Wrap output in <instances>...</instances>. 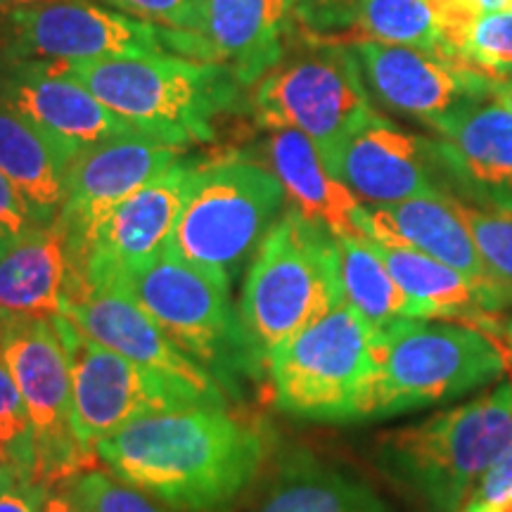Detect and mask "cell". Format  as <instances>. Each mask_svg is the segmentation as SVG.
Returning <instances> with one entry per match:
<instances>
[{
	"label": "cell",
	"instance_id": "1",
	"mask_svg": "<svg viewBox=\"0 0 512 512\" xmlns=\"http://www.w3.org/2000/svg\"><path fill=\"white\" fill-rule=\"evenodd\" d=\"M95 451L166 510L233 512L259 479L268 437L228 406H190L136 418Z\"/></svg>",
	"mask_w": 512,
	"mask_h": 512
},
{
	"label": "cell",
	"instance_id": "2",
	"mask_svg": "<svg viewBox=\"0 0 512 512\" xmlns=\"http://www.w3.org/2000/svg\"><path fill=\"white\" fill-rule=\"evenodd\" d=\"M512 441V377L375 439V465L422 512H458Z\"/></svg>",
	"mask_w": 512,
	"mask_h": 512
},
{
	"label": "cell",
	"instance_id": "3",
	"mask_svg": "<svg viewBox=\"0 0 512 512\" xmlns=\"http://www.w3.org/2000/svg\"><path fill=\"white\" fill-rule=\"evenodd\" d=\"M510 373L503 337L434 318H396L375 330V375L363 420H384L458 401Z\"/></svg>",
	"mask_w": 512,
	"mask_h": 512
},
{
	"label": "cell",
	"instance_id": "4",
	"mask_svg": "<svg viewBox=\"0 0 512 512\" xmlns=\"http://www.w3.org/2000/svg\"><path fill=\"white\" fill-rule=\"evenodd\" d=\"M60 67L140 133L176 147L214 140V121L238 110L245 88L223 64L174 53L60 62Z\"/></svg>",
	"mask_w": 512,
	"mask_h": 512
},
{
	"label": "cell",
	"instance_id": "5",
	"mask_svg": "<svg viewBox=\"0 0 512 512\" xmlns=\"http://www.w3.org/2000/svg\"><path fill=\"white\" fill-rule=\"evenodd\" d=\"M344 302L337 242L287 207L249 261L240 318L261 363Z\"/></svg>",
	"mask_w": 512,
	"mask_h": 512
},
{
	"label": "cell",
	"instance_id": "6",
	"mask_svg": "<svg viewBox=\"0 0 512 512\" xmlns=\"http://www.w3.org/2000/svg\"><path fill=\"white\" fill-rule=\"evenodd\" d=\"M285 209V190L268 166L245 157L195 162L166 249L233 285Z\"/></svg>",
	"mask_w": 512,
	"mask_h": 512
},
{
	"label": "cell",
	"instance_id": "7",
	"mask_svg": "<svg viewBox=\"0 0 512 512\" xmlns=\"http://www.w3.org/2000/svg\"><path fill=\"white\" fill-rule=\"evenodd\" d=\"M117 287L131 294L185 354L214 375L228 399H240L245 382L266 373L230 297V285L169 249L128 271Z\"/></svg>",
	"mask_w": 512,
	"mask_h": 512
},
{
	"label": "cell",
	"instance_id": "8",
	"mask_svg": "<svg viewBox=\"0 0 512 512\" xmlns=\"http://www.w3.org/2000/svg\"><path fill=\"white\" fill-rule=\"evenodd\" d=\"M273 403L292 418L361 422L375 375V330L347 302L268 358Z\"/></svg>",
	"mask_w": 512,
	"mask_h": 512
},
{
	"label": "cell",
	"instance_id": "9",
	"mask_svg": "<svg viewBox=\"0 0 512 512\" xmlns=\"http://www.w3.org/2000/svg\"><path fill=\"white\" fill-rule=\"evenodd\" d=\"M0 354L34 430L36 482L50 489L79 477L98 458L76 439L72 373L55 316L0 318Z\"/></svg>",
	"mask_w": 512,
	"mask_h": 512
},
{
	"label": "cell",
	"instance_id": "10",
	"mask_svg": "<svg viewBox=\"0 0 512 512\" xmlns=\"http://www.w3.org/2000/svg\"><path fill=\"white\" fill-rule=\"evenodd\" d=\"M57 330L72 373V420L79 444L98 458V444L136 418L190 406H216L195 387L157 373L95 342L57 313Z\"/></svg>",
	"mask_w": 512,
	"mask_h": 512
},
{
	"label": "cell",
	"instance_id": "11",
	"mask_svg": "<svg viewBox=\"0 0 512 512\" xmlns=\"http://www.w3.org/2000/svg\"><path fill=\"white\" fill-rule=\"evenodd\" d=\"M254 121L266 131L304 133L325 157L332 147L373 117L375 107L354 48L320 46L280 62L256 86Z\"/></svg>",
	"mask_w": 512,
	"mask_h": 512
},
{
	"label": "cell",
	"instance_id": "12",
	"mask_svg": "<svg viewBox=\"0 0 512 512\" xmlns=\"http://www.w3.org/2000/svg\"><path fill=\"white\" fill-rule=\"evenodd\" d=\"M192 166L195 162L181 157L164 174L121 200L105 219L95 223L91 233L67 242L69 275L62 302L95 287L117 285L128 271L164 252L174 233Z\"/></svg>",
	"mask_w": 512,
	"mask_h": 512
},
{
	"label": "cell",
	"instance_id": "13",
	"mask_svg": "<svg viewBox=\"0 0 512 512\" xmlns=\"http://www.w3.org/2000/svg\"><path fill=\"white\" fill-rule=\"evenodd\" d=\"M0 50L53 62L169 53L166 27L91 0H46L0 10Z\"/></svg>",
	"mask_w": 512,
	"mask_h": 512
},
{
	"label": "cell",
	"instance_id": "14",
	"mask_svg": "<svg viewBox=\"0 0 512 512\" xmlns=\"http://www.w3.org/2000/svg\"><path fill=\"white\" fill-rule=\"evenodd\" d=\"M323 162L363 204L451 195L437 140L415 136L377 112L332 147Z\"/></svg>",
	"mask_w": 512,
	"mask_h": 512
},
{
	"label": "cell",
	"instance_id": "15",
	"mask_svg": "<svg viewBox=\"0 0 512 512\" xmlns=\"http://www.w3.org/2000/svg\"><path fill=\"white\" fill-rule=\"evenodd\" d=\"M351 48L370 95L432 131L465 107L491 98L489 76L444 55L370 38Z\"/></svg>",
	"mask_w": 512,
	"mask_h": 512
},
{
	"label": "cell",
	"instance_id": "16",
	"mask_svg": "<svg viewBox=\"0 0 512 512\" xmlns=\"http://www.w3.org/2000/svg\"><path fill=\"white\" fill-rule=\"evenodd\" d=\"M0 102L31 121L69 159L102 140L140 133L53 60L0 50Z\"/></svg>",
	"mask_w": 512,
	"mask_h": 512
},
{
	"label": "cell",
	"instance_id": "17",
	"mask_svg": "<svg viewBox=\"0 0 512 512\" xmlns=\"http://www.w3.org/2000/svg\"><path fill=\"white\" fill-rule=\"evenodd\" d=\"M292 24V0H209L204 27L166 29V46L174 55L223 64L247 88L283 62Z\"/></svg>",
	"mask_w": 512,
	"mask_h": 512
},
{
	"label": "cell",
	"instance_id": "18",
	"mask_svg": "<svg viewBox=\"0 0 512 512\" xmlns=\"http://www.w3.org/2000/svg\"><path fill=\"white\" fill-rule=\"evenodd\" d=\"M181 150L145 133H126L79 152L69 164L67 195L55 219L67 242L91 233L121 200L176 164Z\"/></svg>",
	"mask_w": 512,
	"mask_h": 512
},
{
	"label": "cell",
	"instance_id": "19",
	"mask_svg": "<svg viewBox=\"0 0 512 512\" xmlns=\"http://www.w3.org/2000/svg\"><path fill=\"white\" fill-rule=\"evenodd\" d=\"M60 313L79 325L95 342L119 351L121 356L131 358L140 366L190 384L216 406H228V394L214 380V375L185 354L121 287L105 285L83 292L62 302Z\"/></svg>",
	"mask_w": 512,
	"mask_h": 512
},
{
	"label": "cell",
	"instance_id": "20",
	"mask_svg": "<svg viewBox=\"0 0 512 512\" xmlns=\"http://www.w3.org/2000/svg\"><path fill=\"white\" fill-rule=\"evenodd\" d=\"M437 152L453 197L512 211V112L494 95L437 126Z\"/></svg>",
	"mask_w": 512,
	"mask_h": 512
},
{
	"label": "cell",
	"instance_id": "21",
	"mask_svg": "<svg viewBox=\"0 0 512 512\" xmlns=\"http://www.w3.org/2000/svg\"><path fill=\"white\" fill-rule=\"evenodd\" d=\"M368 238L387 247H411L456 268L477 287L484 304L498 309L484 259L460 214L458 197L430 195L396 204H366Z\"/></svg>",
	"mask_w": 512,
	"mask_h": 512
},
{
	"label": "cell",
	"instance_id": "22",
	"mask_svg": "<svg viewBox=\"0 0 512 512\" xmlns=\"http://www.w3.org/2000/svg\"><path fill=\"white\" fill-rule=\"evenodd\" d=\"M266 162L283 185L287 207L328 230L332 238L370 240L366 204L330 174L311 138L292 128L271 131Z\"/></svg>",
	"mask_w": 512,
	"mask_h": 512
},
{
	"label": "cell",
	"instance_id": "23",
	"mask_svg": "<svg viewBox=\"0 0 512 512\" xmlns=\"http://www.w3.org/2000/svg\"><path fill=\"white\" fill-rule=\"evenodd\" d=\"M252 512H394L366 479L294 448L280 460Z\"/></svg>",
	"mask_w": 512,
	"mask_h": 512
},
{
	"label": "cell",
	"instance_id": "24",
	"mask_svg": "<svg viewBox=\"0 0 512 512\" xmlns=\"http://www.w3.org/2000/svg\"><path fill=\"white\" fill-rule=\"evenodd\" d=\"M67 275V235L60 223L34 228L0 259V318L57 316Z\"/></svg>",
	"mask_w": 512,
	"mask_h": 512
},
{
	"label": "cell",
	"instance_id": "25",
	"mask_svg": "<svg viewBox=\"0 0 512 512\" xmlns=\"http://www.w3.org/2000/svg\"><path fill=\"white\" fill-rule=\"evenodd\" d=\"M375 247L389 273L411 299L415 318L456 320L503 337V320H498L477 287L456 268L411 247H387L380 242H375Z\"/></svg>",
	"mask_w": 512,
	"mask_h": 512
},
{
	"label": "cell",
	"instance_id": "26",
	"mask_svg": "<svg viewBox=\"0 0 512 512\" xmlns=\"http://www.w3.org/2000/svg\"><path fill=\"white\" fill-rule=\"evenodd\" d=\"M72 159L38 128L0 102V171L24 197L38 226L60 214Z\"/></svg>",
	"mask_w": 512,
	"mask_h": 512
},
{
	"label": "cell",
	"instance_id": "27",
	"mask_svg": "<svg viewBox=\"0 0 512 512\" xmlns=\"http://www.w3.org/2000/svg\"><path fill=\"white\" fill-rule=\"evenodd\" d=\"M342 297L373 330L396 318H415L413 304L389 273L373 240L335 238Z\"/></svg>",
	"mask_w": 512,
	"mask_h": 512
},
{
	"label": "cell",
	"instance_id": "28",
	"mask_svg": "<svg viewBox=\"0 0 512 512\" xmlns=\"http://www.w3.org/2000/svg\"><path fill=\"white\" fill-rule=\"evenodd\" d=\"M356 27H361L370 41L411 46L446 57V15L441 0H361Z\"/></svg>",
	"mask_w": 512,
	"mask_h": 512
},
{
	"label": "cell",
	"instance_id": "29",
	"mask_svg": "<svg viewBox=\"0 0 512 512\" xmlns=\"http://www.w3.org/2000/svg\"><path fill=\"white\" fill-rule=\"evenodd\" d=\"M446 57L489 79L512 74V12L463 17L448 24Z\"/></svg>",
	"mask_w": 512,
	"mask_h": 512
},
{
	"label": "cell",
	"instance_id": "30",
	"mask_svg": "<svg viewBox=\"0 0 512 512\" xmlns=\"http://www.w3.org/2000/svg\"><path fill=\"white\" fill-rule=\"evenodd\" d=\"M458 207L484 259L498 309H512V211L479 209L463 200Z\"/></svg>",
	"mask_w": 512,
	"mask_h": 512
},
{
	"label": "cell",
	"instance_id": "31",
	"mask_svg": "<svg viewBox=\"0 0 512 512\" xmlns=\"http://www.w3.org/2000/svg\"><path fill=\"white\" fill-rule=\"evenodd\" d=\"M72 484L88 512H166L162 503L110 470H86Z\"/></svg>",
	"mask_w": 512,
	"mask_h": 512
},
{
	"label": "cell",
	"instance_id": "32",
	"mask_svg": "<svg viewBox=\"0 0 512 512\" xmlns=\"http://www.w3.org/2000/svg\"><path fill=\"white\" fill-rule=\"evenodd\" d=\"M0 446L10 451L36 482L34 430H31L27 406L5 366L3 354H0Z\"/></svg>",
	"mask_w": 512,
	"mask_h": 512
},
{
	"label": "cell",
	"instance_id": "33",
	"mask_svg": "<svg viewBox=\"0 0 512 512\" xmlns=\"http://www.w3.org/2000/svg\"><path fill=\"white\" fill-rule=\"evenodd\" d=\"M207 3L209 0H102V5L128 17L176 31H200Z\"/></svg>",
	"mask_w": 512,
	"mask_h": 512
},
{
	"label": "cell",
	"instance_id": "34",
	"mask_svg": "<svg viewBox=\"0 0 512 512\" xmlns=\"http://www.w3.org/2000/svg\"><path fill=\"white\" fill-rule=\"evenodd\" d=\"M292 12L311 34H335L358 24L361 0H292Z\"/></svg>",
	"mask_w": 512,
	"mask_h": 512
},
{
	"label": "cell",
	"instance_id": "35",
	"mask_svg": "<svg viewBox=\"0 0 512 512\" xmlns=\"http://www.w3.org/2000/svg\"><path fill=\"white\" fill-rule=\"evenodd\" d=\"M512 501V441L477 479L458 512H496Z\"/></svg>",
	"mask_w": 512,
	"mask_h": 512
},
{
	"label": "cell",
	"instance_id": "36",
	"mask_svg": "<svg viewBox=\"0 0 512 512\" xmlns=\"http://www.w3.org/2000/svg\"><path fill=\"white\" fill-rule=\"evenodd\" d=\"M0 228L15 240L24 238V235H29L31 230L38 228L24 197L19 195V190L12 185V181L3 171H0Z\"/></svg>",
	"mask_w": 512,
	"mask_h": 512
},
{
	"label": "cell",
	"instance_id": "37",
	"mask_svg": "<svg viewBox=\"0 0 512 512\" xmlns=\"http://www.w3.org/2000/svg\"><path fill=\"white\" fill-rule=\"evenodd\" d=\"M48 489L36 482H22L0 494V512H41Z\"/></svg>",
	"mask_w": 512,
	"mask_h": 512
},
{
	"label": "cell",
	"instance_id": "38",
	"mask_svg": "<svg viewBox=\"0 0 512 512\" xmlns=\"http://www.w3.org/2000/svg\"><path fill=\"white\" fill-rule=\"evenodd\" d=\"M448 24L463 17L489 15V12H512V0H441Z\"/></svg>",
	"mask_w": 512,
	"mask_h": 512
},
{
	"label": "cell",
	"instance_id": "39",
	"mask_svg": "<svg viewBox=\"0 0 512 512\" xmlns=\"http://www.w3.org/2000/svg\"><path fill=\"white\" fill-rule=\"evenodd\" d=\"M41 512H88V510H86V505L81 503L79 494H76L72 479H69V482H60V484L50 486Z\"/></svg>",
	"mask_w": 512,
	"mask_h": 512
},
{
	"label": "cell",
	"instance_id": "40",
	"mask_svg": "<svg viewBox=\"0 0 512 512\" xmlns=\"http://www.w3.org/2000/svg\"><path fill=\"white\" fill-rule=\"evenodd\" d=\"M22 482H34V477L19 465V460L12 456L10 451H5V448L0 446V494H5V491L12 489V486Z\"/></svg>",
	"mask_w": 512,
	"mask_h": 512
},
{
	"label": "cell",
	"instance_id": "41",
	"mask_svg": "<svg viewBox=\"0 0 512 512\" xmlns=\"http://www.w3.org/2000/svg\"><path fill=\"white\" fill-rule=\"evenodd\" d=\"M491 95L512 112V74L501 76V79H491Z\"/></svg>",
	"mask_w": 512,
	"mask_h": 512
},
{
	"label": "cell",
	"instance_id": "42",
	"mask_svg": "<svg viewBox=\"0 0 512 512\" xmlns=\"http://www.w3.org/2000/svg\"><path fill=\"white\" fill-rule=\"evenodd\" d=\"M34 3H46V0H0V10L22 8V5H34Z\"/></svg>",
	"mask_w": 512,
	"mask_h": 512
},
{
	"label": "cell",
	"instance_id": "43",
	"mask_svg": "<svg viewBox=\"0 0 512 512\" xmlns=\"http://www.w3.org/2000/svg\"><path fill=\"white\" fill-rule=\"evenodd\" d=\"M15 242H17V240L12 238V235H8L3 228H0V259H3L5 252H8V249H10L12 245H15Z\"/></svg>",
	"mask_w": 512,
	"mask_h": 512
},
{
	"label": "cell",
	"instance_id": "44",
	"mask_svg": "<svg viewBox=\"0 0 512 512\" xmlns=\"http://www.w3.org/2000/svg\"><path fill=\"white\" fill-rule=\"evenodd\" d=\"M503 339H505V342H508L510 361H512V316L508 320H503Z\"/></svg>",
	"mask_w": 512,
	"mask_h": 512
},
{
	"label": "cell",
	"instance_id": "45",
	"mask_svg": "<svg viewBox=\"0 0 512 512\" xmlns=\"http://www.w3.org/2000/svg\"><path fill=\"white\" fill-rule=\"evenodd\" d=\"M496 512H512V501L508 505H503V508H498Z\"/></svg>",
	"mask_w": 512,
	"mask_h": 512
}]
</instances>
